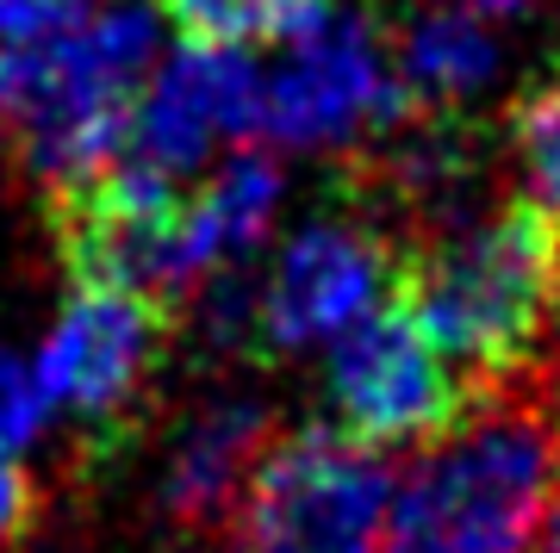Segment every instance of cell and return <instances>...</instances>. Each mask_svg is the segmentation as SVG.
Instances as JSON below:
<instances>
[{"instance_id":"cell-1","label":"cell","mask_w":560,"mask_h":553,"mask_svg":"<svg viewBox=\"0 0 560 553\" xmlns=\"http://www.w3.org/2000/svg\"><path fill=\"white\" fill-rule=\"evenodd\" d=\"M405 305L418 311L448 367L499 392L536 367L560 330V217L541 199H517L467 231H430L399 256Z\"/></svg>"},{"instance_id":"cell-2","label":"cell","mask_w":560,"mask_h":553,"mask_svg":"<svg viewBox=\"0 0 560 553\" xmlns=\"http://www.w3.org/2000/svg\"><path fill=\"white\" fill-rule=\"evenodd\" d=\"M156 0H101L50 44H0V119L20 131L44 187H75L131 150V106L156 62Z\"/></svg>"},{"instance_id":"cell-3","label":"cell","mask_w":560,"mask_h":553,"mask_svg":"<svg viewBox=\"0 0 560 553\" xmlns=\"http://www.w3.org/2000/svg\"><path fill=\"white\" fill-rule=\"evenodd\" d=\"M560 485L555 398H504L393 485L386 553H529Z\"/></svg>"},{"instance_id":"cell-4","label":"cell","mask_w":560,"mask_h":553,"mask_svg":"<svg viewBox=\"0 0 560 553\" xmlns=\"http://www.w3.org/2000/svg\"><path fill=\"white\" fill-rule=\"evenodd\" d=\"M393 473L342 430H300L256 460L237 504L243 553H386Z\"/></svg>"},{"instance_id":"cell-5","label":"cell","mask_w":560,"mask_h":553,"mask_svg":"<svg viewBox=\"0 0 560 553\" xmlns=\"http://www.w3.org/2000/svg\"><path fill=\"white\" fill-rule=\"evenodd\" d=\"M330 404L337 430L361 448L442 442L467 423V386L448 367L399 286H386L374 311H361L330 349Z\"/></svg>"},{"instance_id":"cell-6","label":"cell","mask_w":560,"mask_h":553,"mask_svg":"<svg viewBox=\"0 0 560 553\" xmlns=\"http://www.w3.org/2000/svg\"><path fill=\"white\" fill-rule=\"evenodd\" d=\"M411 113H418V99L399 81L393 44L381 38V25L368 13H330L261 81V138L287 143V150L386 138Z\"/></svg>"},{"instance_id":"cell-7","label":"cell","mask_w":560,"mask_h":553,"mask_svg":"<svg viewBox=\"0 0 560 553\" xmlns=\"http://www.w3.org/2000/svg\"><path fill=\"white\" fill-rule=\"evenodd\" d=\"M162 349V305L119 286H81L38 355V386L50 404L94 430H119L138 404Z\"/></svg>"},{"instance_id":"cell-8","label":"cell","mask_w":560,"mask_h":553,"mask_svg":"<svg viewBox=\"0 0 560 553\" xmlns=\"http://www.w3.org/2000/svg\"><path fill=\"white\" fill-rule=\"evenodd\" d=\"M393 280H399V256L381 231H368L355 217L305 224L280 249L275 274L261 286V342L305 349V342L342 337L361 311L381 305Z\"/></svg>"},{"instance_id":"cell-9","label":"cell","mask_w":560,"mask_h":553,"mask_svg":"<svg viewBox=\"0 0 560 553\" xmlns=\"http://www.w3.org/2000/svg\"><path fill=\"white\" fill-rule=\"evenodd\" d=\"M249 131H261V75L237 44H180L131 106V156L168 175L200 168L219 138Z\"/></svg>"},{"instance_id":"cell-10","label":"cell","mask_w":560,"mask_h":553,"mask_svg":"<svg viewBox=\"0 0 560 553\" xmlns=\"http://www.w3.org/2000/svg\"><path fill=\"white\" fill-rule=\"evenodd\" d=\"M261 442H268V416L256 404H212L187 423V435L168 455V479H162V504L194 522V529H212L224 516H237L243 492H249V473L261 460Z\"/></svg>"},{"instance_id":"cell-11","label":"cell","mask_w":560,"mask_h":553,"mask_svg":"<svg viewBox=\"0 0 560 553\" xmlns=\"http://www.w3.org/2000/svg\"><path fill=\"white\" fill-rule=\"evenodd\" d=\"M486 25L492 20H480L474 7L442 0V7H418L393 32V62L418 106H455L499 75V44Z\"/></svg>"},{"instance_id":"cell-12","label":"cell","mask_w":560,"mask_h":553,"mask_svg":"<svg viewBox=\"0 0 560 553\" xmlns=\"http://www.w3.org/2000/svg\"><path fill=\"white\" fill-rule=\"evenodd\" d=\"M275 205H280V168L261 150H237L180 212V237H187L194 274L206 280L219 274L224 261L249 256L261 243V231L275 224Z\"/></svg>"},{"instance_id":"cell-13","label":"cell","mask_w":560,"mask_h":553,"mask_svg":"<svg viewBox=\"0 0 560 553\" xmlns=\"http://www.w3.org/2000/svg\"><path fill=\"white\" fill-rule=\"evenodd\" d=\"M156 13L187 44H300L337 0H156Z\"/></svg>"},{"instance_id":"cell-14","label":"cell","mask_w":560,"mask_h":553,"mask_svg":"<svg viewBox=\"0 0 560 553\" xmlns=\"http://www.w3.org/2000/svg\"><path fill=\"white\" fill-rule=\"evenodd\" d=\"M511 150L529 180V193L560 217V62L536 87H523L511 106Z\"/></svg>"},{"instance_id":"cell-15","label":"cell","mask_w":560,"mask_h":553,"mask_svg":"<svg viewBox=\"0 0 560 553\" xmlns=\"http://www.w3.org/2000/svg\"><path fill=\"white\" fill-rule=\"evenodd\" d=\"M101 0H0V44H50L94 20Z\"/></svg>"},{"instance_id":"cell-16","label":"cell","mask_w":560,"mask_h":553,"mask_svg":"<svg viewBox=\"0 0 560 553\" xmlns=\"http://www.w3.org/2000/svg\"><path fill=\"white\" fill-rule=\"evenodd\" d=\"M44 386H38V374L32 367H20V361L0 349V460H13L38 435V423H44Z\"/></svg>"},{"instance_id":"cell-17","label":"cell","mask_w":560,"mask_h":553,"mask_svg":"<svg viewBox=\"0 0 560 553\" xmlns=\"http://www.w3.org/2000/svg\"><path fill=\"white\" fill-rule=\"evenodd\" d=\"M32 510H38V492H32V479H25L13 460H0V548H7L13 534H25Z\"/></svg>"},{"instance_id":"cell-18","label":"cell","mask_w":560,"mask_h":553,"mask_svg":"<svg viewBox=\"0 0 560 553\" xmlns=\"http://www.w3.org/2000/svg\"><path fill=\"white\" fill-rule=\"evenodd\" d=\"M529 553H560V485H555V497H548V510H541V529H536V541H529Z\"/></svg>"}]
</instances>
